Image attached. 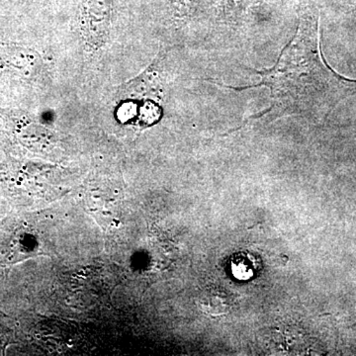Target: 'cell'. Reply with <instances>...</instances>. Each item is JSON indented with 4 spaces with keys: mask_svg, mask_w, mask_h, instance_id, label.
Masks as SVG:
<instances>
[{
    "mask_svg": "<svg viewBox=\"0 0 356 356\" xmlns=\"http://www.w3.org/2000/svg\"><path fill=\"white\" fill-rule=\"evenodd\" d=\"M234 298L225 288L214 287L203 293L200 298V307L204 313L211 317H221L231 312Z\"/></svg>",
    "mask_w": 356,
    "mask_h": 356,
    "instance_id": "2",
    "label": "cell"
},
{
    "mask_svg": "<svg viewBox=\"0 0 356 356\" xmlns=\"http://www.w3.org/2000/svg\"><path fill=\"white\" fill-rule=\"evenodd\" d=\"M257 72L261 76L259 84L231 88L270 89L271 106L259 115L268 120L286 115L329 113L341 100L344 88L356 84L330 69L321 55L318 32L301 24L275 65Z\"/></svg>",
    "mask_w": 356,
    "mask_h": 356,
    "instance_id": "1",
    "label": "cell"
},
{
    "mask_svg": "<svg viewBox=\"0 0 356 356\" xmlns=\"http://www.w3.org/2000/svg\"><path fill=\"white\" fill-rule=\"evenodd\" d=\"M254 259L245 254L236 255L232 261V273L240 280H248L254 276L255 273Z\"/></svg>",
    "mask_w": 356,
    "mask_h": 356,
    "instance_id": "3",
    "label": "cell"
}]
</instances>
